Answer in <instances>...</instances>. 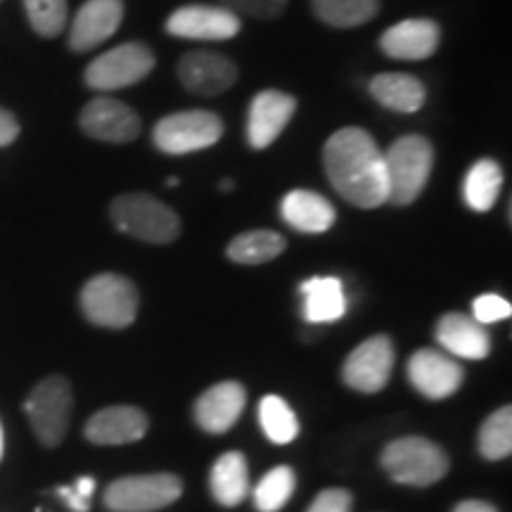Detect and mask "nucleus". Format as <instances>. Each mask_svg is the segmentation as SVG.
I'll return each instance as SVG.
<instances>
[{
    "mask_svg": "<svg viewBox=\"0 0 512 512\" xmlns=\"http://www.w3.org/2000/svg\"><path fill=\"white\" fill-rule=\"evenodd\" d=\"M325 176L339 195L358 209H377L389 202L384 152L368 131L344 126L323 147Z\"/></svg>",
    "mask_w": 512,
    "mask_h": 512,
    "instance_id": "1",
    "label": "nucleus"
},
{
    "mask_svg": "<svg viewBox=\"0 0 512 512\" xmlns=\"http://www.w3.org/2000/svg\"><path fill=\"white\" fill-rule=\"evenodd\" d=\"M434 164V147L425 136H403L384 152L389 202L396 207L413 204L430 181Z\"/></svg>",
    "mask_w": 512,
    "mask_h": 512,
    "instance_id": "2",
    "label": "nucleus"
},
{
    "mask_svg": "<svg viewBox=\"0 0 512 512\" xmlns=\"http://www.w3.org/2000/svg\"><path fill=\"white\" fill-rule=\"evenodd\" d=\"M110 216L121 233L150 245H169L181 235V219L176 211L145 192L117 197L110 207Z\"/></svg>",
    "mask_w": 512,
    "mask_h": 512,
    "instance_id": "3",
    "label": "nucleus"
},
{
    "mask_svg": "<svg viewBox=\"0 0 512 512\" xmlns=\"http://www.w3.org/2000/svg\"><path fill=\"white\" fill-rule=\"evenodd\" d=\"M138 304L136 285L117 273L95 275L81 290L83 316L98 328H128L138 316Z\"/></svg>",
    "mask_w": 512,
    "mask_h": 512,
    "instance_id": "4",
    "label": "nucleus"
},
{
    "mask_svg": "<svg viewBox=\"0 0 512 512\" xmlns=\"http://www.w3.org/2000/svg\"><path fill=\"white\" fill-rule=\"evenodd\" d=\"M382 467L399 484L432 486L448 472L446 451L425 437H401L384 446Z\"/></svg>",
    "mask_w": 512,
    "mask_h": 512,
    "instance_id": "5",
    "label": "nucleus"
},
{
    "mask_svg": "<svg viewBox=\"0 0 512 512\" xmlns=\"http://www.w3.org/2000/svg\"><path fill=\"white\" fill-rule=\"evenodd\" d=\"M27 415L34 427L38 441L43 446L55 448L67 437L69 418H72L74 394L67 377L50 375L31 389L27 399Z\"/></svg>",
    "mask_w": 512,
    "mask_h": 512,
    "instance_id": "6",
    "label": "nucleus"
},
{
    "mask_svg": "<svg viewBox=\"0 0 512 512\" xmlns=\"http://www.w3.org/2000/svg\"><path fill=\"white\" fill-rule=\"evenodd\" d=\"M223 138V121L209 110H183L166 114L152 131L155 147L164 155H190L207 150Z\"/></svg>",
    "mask_w": 512,
    "mask_h": 512,
    "instance_id": "7",
    "label": "nucleus"
},
{
    "mask_svg": "<svg viewBox=\"0 0 512 512\" xmlns=\"http://www.w3.org/2000/svg\"><path fill=\"white\" fill-rule=\"evenodd\" d=\"M155 62V53L145 43H121V46L95 57L83 72V81L88 88L100 93L119 91V88H128L147 79L155 69Z\"/></svg>",
    "mask_w": 512,
    "mask_h": 512,
    "instance_id": "8",
    "label": "nucleus"
},
{
    "mask_svg": "<svg viewBox=\"0 0 512 512\" xmlns=\"http://www.w3.org/2000/svg\"><path fill=\"white\" fill-rule=\"evenodd\" d=\"M181 494L183 482L171 472L133 475L107 486L105 505L112 512H155L176 503Z\"/></svg>",
    "mask_w": 512,
    "mask_h": 512,
    "instance_id": "9",
    "label": "nucleus"
},
{
    "mask_svg": "<svg viewBox=\"0 0 512 512\" xmlns=\"http://www.w3.org/2000/svg\"><path fill=\"white\" fill-rule=\"evenodd\" d=\"M242 19L221 5H183L166 19V34L185 41H230Z\"/></svg>",
    "mask_w": 512,
    "mask_h": 512,
    "instance_id": "10",
    "label": "nucleus"
},
{
    "mask_svg": "<svg viewBox=\"0 0 512 512\" xmlns=\"http://www.w3.org/2000/svg\"><path fill=\"white\" fill-rule=\"evenodd\" d=\"M394 368V344L387 335L368 337L344 361V382L363 394H375L387 387Z\"/></svg>",
    "mask_w": 512,
    "mask_h": 512,
    "instance_id": "11",
    "label": "nucleus"
},
{
    "mask_svg": "<svg viewBox=\"0 0 512 512\" xmlns=\"http://www.w3.org/2000/svg\"><path fill=\"white\" fill-rule=\"evenodd\" d=\"M176 72L185 91L202 95V98H214V95L226 93L238 81V64L226 55L211 53V50H190V53H185L178 62Z\"/></svg>",
    "mask_w": 512,
    "mask_h": 512,
    "instance_id": "12",
    "label": "nucleus"
},
{
    "mask_svg": "<svg viewBox=\"0 0 512 512\" xmlns=\"http://www.w3.org/2000/svg\"><path fill=\"white\" fill-rule=\"evenodd\" d=\"M294 112H297V100L290 93L268 91L256 93L249 102L247 112V143L252 150H266L275 140L283 136V131L290 124Z\"/></svg>",
    "mask_w": 512,
    "mask_h": 512,
    "instance_id": "13",
    "label": "nucleus"
},
{
    "mask_svg": "<svg viewBox=\"0 0 512 512\" xmlns=\"http://www.w3.org/2000/svg\"><path fill=\"white\" fill-rule=\"evenodd\" d=\"M81 131L102 143H131L140 136V117L133 107L114 98H95L81 110Z\"/></svg>",
    "mask_w": 512,
    "mask_h": 512,
    "instance_id": "14",
    "label": "nucleus"
},
{
    "mask_svg": "<svg viewBox=\"0 0 512 512\" xmlns=\"http://www.w3.org/2000/svg\"><path fill=\"white\" fill-rule=\"evenodd\" d=\"M124 22V0H86L69 29V48L74 53L95 50L117 34Z\"/></svg>",
    "mask_w": 512,
    "mask_h": 512,
    "instance_id": "15",
    "label": "nucleus"
},
{
    "mask_svg": "<svg viewBox=\"0 0 512 512\" xmlns=\"http://www.w3.org/2000/svg\"><path fill=\"white\" fill-rule=\"evenodd\" d=\"M408 380L422 396L439 401L458 392L465 373L456 361L439 351L420 349L408 361Z\"/></svg>",
    "mask_w": 512,
    "mask_h": 512,
    "instance_id": "16",
    "label": "nucleus"
},
{
    "mask_svg": "<svg viewBox=\"0 0 512 512\" xmlns=\"http://www.w3.org/2000/svg\"><path fill=\"white\" fill-rule=\"evenodd\" d=\"M441 41V29L432 19H403V22L389 27L380 36V48L387 57L406 62L427 60L437 53Z\"/></svg>",
    "mask_w": 512,
    "mask_h": 512,
    "instance_id": "17",
    "label": "nucleus"
},
{
    "mask_svg": "<svg viewBox=\"0 0 512 512\" xmlns=\"http://www.w3.org/2000/svg\"><path fill=\"white\" fill-rule=\"evenodd\" d=\"M247 394L240 382H219L207 389L195 403V420L204 432L223 434L245 411Z\"/></svg>",
    "mask_w": 512,
    "mask_h": 512,
    "instance_id": "18",
    "label": "nucleus"
},
{
    "mask_svg": "<svg viewBox=\"0 0 512 512\" xmlns=\"http://www.w3.org/2000/svg\"><path fill=\"white\" fill-rule=\"evenodd\" d=\"M147 432V415L133 406L102 408L88 420L86 439L98 446H121L140 441Z\"/></svg>",
    "mask_w": 512,
    "mask_h": 512,
    "instance_id": "19",
    "label": "nucleus"
},
{
    "mask_svg": "<svg viewBox=\"0 0 512 512\" xmlns=\"http://www.w3.org/2000/svg\"><path fill=\"white\" fill-rule=\"evenodd\" d=\"M437 342L448 354L467 358V361H482L491 351V337L482 323L465 313H446L437 323Z\"/></svg>",
    "mask_w": 512,
    "mask_h": 512,
    "instance_id": "20",
    "label": "nucleus"
},
{
    "mask_svg": "<svg viewBox=\"0 0 512 512\" xmlns=\"http://www.w3.org/2000/svg\"><path fill=\"white\" fill-rule=\"evenodd\" d=\"M280 216L299 233H325L335 226L337 211L323 195L311 190H290L280 202Z\"/></svg>",
    "mask_w": 512,
    "mask_h": 512,
    "instance_id": "21",
    "label": "nucleus"
},
{
    "mask_svg": "<svg viewBox=\"0 0 512 512\" xmlns=\"http://www.w3.org/2000/svg\"><path fill=\"white\" fill-rule=\"evenodd\" d=\"M302 313L306 323H335L347 313V297L339 278H309L302 287Z\"/></svg>",
    "mask_w": 512,
    "mask_h": 512,
    "instance_id": "22",
    "label": "nucleus"
},
{
    "mask_svg": "<svg viewBox=\"0 0 512 512\" xmlns=\"http://www.w3.org/2000/svg\"><path fill=\"white\" fill-rule=\"evenodd\" d=\"M370 95L387 110L413 114L425 105L427 91L420 79L401 72H382L370 81Z\"/></svg>",
    "mask_w": 512,
    "mask_h": 512,
    "instance_id": "23",
    "label": "nucleus"
},
{
    "mask_svg": "<svg viewBox=\"0 0 512 512\" xmlns=\"http://www.w3.org/2000/svg\"><path fill=\"white\" fill-rule=\"evenodd\" d=\"M209 484L211 494L226 508H235V505L245 501V496L249 494V467L245 456L240 451L223 453L211 467Z\"/></svg>",
    "mask_w": 512,
    "mask_h": 512,
    "instance_id": "24",
    "label": "nucleus"
},
{
    "mask_svg": "<svg viewBox=\"0 0 512 512\" xmlns=\"http://www.w3.org/2000/svg\"><path fill=\"white\" fill-rule=\"evenodd\" d=\"M503 188V169L494 159H479L470 166L465 181H463V200L472 211L494 209Z\"/></svg>",
    "mask_w": 512,
    "mask_h": 512,
    "instance_id": "25",
    "label": "nucleus"
},
{
    "mask_svg": "<svg viewBox=\"0 0 512 512\" xmlns=\"http://www.w3.org/2000/svg\"><path fill=\"white\" fill-rule=\"evenodd\" d=\"M285 247V238L280 233H275V230H247V233L230 240L226 252L228 259L235 261V264L259 266L283 254Z\"/></svg>",
    "mask_w": 512,
    "mask_h": 512,
    "instance_id": "26",
    "label": "nucleus"
},
{
    "mask_svg": "<svg viewBox=\"0 0 512 512\" xmlns=\"http://www.w3.org/2000/svg\"><path fill=\"white\" fill-rule=\"evenodd\" d=\"M311 10L328 27L354 29L380 12V0H311Z\"/></svg>",
    "mask_w": 512,
    "mask_h": 512,
    "instance_id": "27",
    "label": "nucleus"
},
{
    "mask_svg": "<svg viewBox=\"0 0 512 512\" xmlns=\"http://www.w3.org/2000/svg\"><path fill=\"white\" fill-rule=\"evenodd\" d=\"M261 430L273 444H290L299 434V420L283 396L268 394L259 403Z\"/></svg>",
    "mask_w": 512,
    "mask_h": 512,
    "instance_id": "28",
    "label": "nucleus"
},
{
    "mask_svg": "<svg viewBox=\"0 0 512 512\" xmlns=\"http://www.w3.org/2000/svg\"><path fill=\"white\" fill-rule=\"evenodd\" d=\"M512 451V408L503 406L491 413L479 430V453L486 460H503Z\"/></svg>",
    "mask_w": 512,
    "mask_h": 512,
    "instance_id": "29",
    "label": "nucleus"
},
{
    "mask_svg": "<svg viewBox=\"0 0 512 512\" xmlns=\"http://www.w3.org/2000/svg\"><path fill=\"white\" fill-rule=\"evenodd\" d=\"M294 486H297V477H294L292 467L280 465L273 467L268 475L256 484L254 489V505L259 512H278L285 508L294 494Z\"/></svg>",
    "mask_w": 512,
    "mask_h": 512,
    "instance_id": "30",
    "label": "nucleus"
},
{
    "mask_svg": "<svg viewBox=\"0 0 512 512\" xmlns=\"http://www.w3.org/2000/svg\"><path fill=\"white\" fill-rule=\"evenodd\" d=\"M31 29L41 38L60 36L67 27V0H24Z\"/></svg>",
    "mask_w": 512,
    "mask_h": 512,
    "instance_id": "31",
    "label": "nucleus"
},
{
    "mask_svg": "<svg viewBox=\"0 0 512 512\" xmlns=\"http://www.w3.org/2000/svg\"><path fill=\"white\" fill-rule=\"evenodd\" d=\"M219 5L238 17L275 19L285 12L287 0H219Z\"/></svg>",
    "mask_w": 512,
    "mask_h": 512,
    "instance_id": "32",
    "label": "nucleus"
},
{
    "mask_svg": "<svg viewBox=\"0 0 512 512\" xmlns=\"http://www.w3.org/2000/svg\"><path fill=\"white\" fill-rule=\"evenodd\" d=\"M510 316L512 306L508 299L501 297V294H482V297H477L475 304H472V318L482 325L498 323V320H505Z\"/></svg>",
    "mask_w": 512,
    "mask_h": 512,
    "instance_id": "33",
    "label": "nucleus"
},
{
    "mask_svg": "<svg viewBox=\"0 0 512 512\" xmlns=\"http://www.w3.org/2000/svg\"><path fill=\"white\" fill-rule=\"evenodd\" d=\"M351 505H354V498L347 489H325L306 512H351Z\"/></svg>",
    "mask_w": 512,
    "mask_h": 512,
    "instance_id": "34",
    "label": "nucleus"
},
{
    "mask_svg": "<svg viewBox=\"0 0 512 512\" xmlns=\"http://www.w3.org/2000/svg\"><path fill=\"white\" fill-rule=\"evenodd\" d=\"M17 136H19V121L15 119V114L0 107V147L12 145L17 140Z\"/></svg>",
    "mask_w": 512,
    "mask_h": 512,
    "instance_id": "35",
    "label": "nucleus"
},
{
    "mask_svg": "<svg viewBox=\"0 0 512 512\" xmlns=\"http://www.w3.org/2000/svg\"><path fill=\"white\" fill-rule=\"evenodd\" d=\"M57 496H60L62 501L67 503L74 512H88V510H91V501H86V498H83L79 491L74 489V486H60V489H57Z\"/></svg>",
    "mask_w": 512,
    "mask_h": 512,
    "instance_id": "36",
    "label": "nucleus"
},
{
    "mask_svg": "<svg viewBox=\"0 0 512 512\" xmlns=\"http://www.w3.org/2000/svg\"><path fill=\"white\" fill-rule=\"evenodd\" d=\"M453 512H498V510L486 501H463L456 505V510Z\"/></svg>",
    "mask_w": 512,
    "mask_h": 512,
    "instance_id": "37",
    "label": "nucleus"
},
{
    "mask_svg": "<svg viewBox=\"0 0 512 512\" xmlns=\"http://www.w3.org/2000/svg\"><path fill=\"white\" fill-rule=\"evenodd\" d=\"M74 489L79 491V494L86 498V501H91V496H93V491H95V479L93 477H79L76 479V484H74Z\"/></svg>",
    "mask_w": 512,
    "mask_h": 512,
    "instance_id": "38",
    "label": "nucleus"
},
{
    "mask_svg": "<svg viewBox=\"0 0 512 512\" xmlns=\"http://www.w3.org/2000/svg\"><path fill=\"white\" fill-rule=\"evenodd\" d=\"M233 185H235V183L230 181V178H223V181L219 183V190H221V192H230V190H233Z\"/></svg>",
    "mask_w": 512,
    "mask_h": 512,
    "instance_id": "39",
    "label": "nucleus"
},
{
    "mask_svg": "<svg viewBox=\"0 0 512 512\" xmlns=\"http://www.w3.org/2000/svg\"><path fill=\"white\" fill-rule=\"evenodd\" d=\"M3 448H5V437H3V425H0V458H3Z\"/></svg>",
    "mask_w": 512,
    "mask_h": 512,
    "instance_id": "40",
    "label": "nucleus"
},
{
    "mask_svg": "<svg viewBox=\"0 0 512 512\" xmlns=\"http://www.w3.org/2000/svg\"><path fill=\"white\" fill-rule=\"evenodd\" d=\"M0 3H3V0H0Z\"/></svg>",
    "mask_w": 512,
    "mask_h": 512,
    "instance_id": "41",
    "label": "nucleus"
}]
</instances>
